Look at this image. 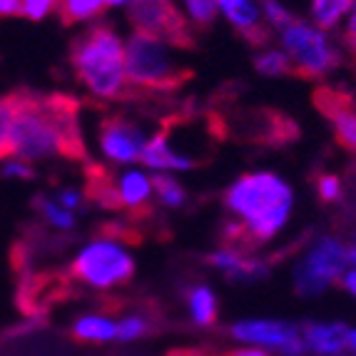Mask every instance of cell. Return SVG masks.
Returning <instances> with one entry per match:
<instances>
[{"instance_id": "obj_1", "label": "cell", "mask_w": 356, "mask_h": 356, "mask_svg": "<svg viewBox=\"0 0 356 356\" xmlns=\"http://www.w3.org/2000/svg\"><path fill=\"white\" fill-rule=\"evenodd\" d=\"M77 125L72 110L58 97H18L8 154L23 162L60 157L75 149Z\"/></svg>"}, {"instance_id": "obj_2", "label": "cell", "mask_w": 356, "mask_h": 356, "mask_svg": "<svg viewBox=\"0 0 356 356\" xmlns=\"http://www.w3.org/2000/svg\"><path fill=\"white\" fill-rule=\"evenodd\" d=\"M225 204L242 220V237L259 244L269 242L289 222L294 192L280 175L250 172L229 184Z\"/></svg>"}, {"instance_id": "obj_3", "label": "cell", "mask_w": 356, "mask_h": 356, "mask_svg": "<svg viewBox=\"0 0 356 356\" xmlns=\"http://www.w3.org/2000/svg\"><path fill=\"white\" fill-rule=\"evenodd\" d=\"M72 65L92 95L118 97L125 92V42L110 25H92L72 45Z\"/></svg>"}, {"instance_id": "obj_4", "label": "cell", "mask_w": 356, "mask_h": 356, "mask_svg": "<svg viewBox=\"0 0 356 356\" xmlns=\"http://www.w3.org/2000/svg\"><path fill=\"white\" fill-rule=\"evenodd\" d=\"M127 83L149 90H170L182 83V70L175 63L170 45L147 33H132L125 40Z\"/></svg>"}, {"instance_id": "obj_5", "label": "cell", "mask_w": 356, "mask_h": 356, "mask_svg": "<svg viewBox=\"0 0 356 356\" xmlns=\"http://www.w3.org/2000/svg\"><path fill=\"white\" fill-rule=\"evenodd\" d=\"M72 274L92 289H113L132 280L135 259L115 239H92L75 254Z\"/></svg>"}, {"instance_id": "obj_6", "label": "cell", "mask_w": 356, "mask_h": 356, "mask_svg": "<svg viewBox=\"0 0 356 356\" xmlns=\"http://www.w3.org/2000/svg\"><path fill=\"white\" fill-rule=\"evenodd\" d=\"M280 38L284 55L291 63V70H297L299 75L319 77L339 65L337 48L314 25L304 23V20H294L284 30H280Z\"/></svg>"}, {"instance_id": "obj_7", "label": "cell", "mask_w": 356, "mask_h": 356, "mask_svg": "<svg viewBox=\"0 0 356 356\" xmlns=\"http://www.w3.org/2000/svg\"><path fill=\"white\" fill-rule=\"evenodd\" d=\"M349 250L334 237H321L294 269V289L302 297H316L327 291L346 272Z\"/></svg>"}, {"instance_id": "obj_8", "label": "cell", "mask_w": 356, "mask_h": 356, "mask_svg": "<svg viewBox=\"0 0 356 356\" xmlns=\"http://www.w3.org/2000/svg\"><path fill=\"white\" fill-rule=\"evenodd\" d=\"M137 33H147L167 45H190V30L175 6L160 0H137L127 6Z\"/></svg>"}, {"instance_id": "obj_9", "label": "cell", "mask_w": 356, "mask_h": 356, "mask_svg": "<svg viewBox=\"0 0 356 356\" xmlns=\"http://www.w3.org/2000/svg\"><path fill=\"white\" fill-rule=\"evenodd\" d=\"M229 334L254 349H280L284 356H299L307 351L302 332L289 321H267V319H244L232 324Z\"/></svg>"}, {"instance_id": "obj_10", "label": "cell", "mask_w": 356, "mask_h": 356, "mask_svg": "<svg viewBox=\"0 0 356 356\" xmlns=\"http://www.w3.org/2000/svg\"><path fill=\"white\" fill-rule=\"evenodd\" d=\"M147 145V137L135 122L122 118L105 120L100 127V149L110 162L130 165L143 157V149Z\"/></svg>"}, {"instance_id": "obj_11", "label": "cell", "mask_w": 356, "mask_h": 356, "mask_svg": "<svg viewBox=\"0 0 356 356\" xmlns=\"http://www.w3.org/2000/svg\"><path fill=\"white\" fill-rule=\"evenodd\" d=\"M316 102H319L321 113L332 120L339 145L349 152H356V110H351L346 100H341V95H334L332 90H319Z\"/></svg>"}, {"instance_id": "obj_12", "label": "cell", "mask_w": 356, "mask_h": 356, "mask_svg": "<svg viewBox=\"0 0 356 356\" xmlns=\"http://www.w3.org/2000/svg\"><path fill=\"white\" fill-rule=\"evenodd\" d=\"M217 8L252 42L264 45L269 40V30L267 25H261V8L257 3H250V0H220Z\"/></svg>"}, {"instance_id": "obj_13", "label": "cell", "mask_w": 356, "mask_h": 356, "mask_svg": "<svg viewBox=\"0 0 356 356\" xmlns=\"http://www.w3.org/2000/svg\"><path fill=\"white\" fill-rule=\"evenodd\" d=\"M143 165L149 170H157V172H184V170H192L195 160L190 154H184L182 149L172 147V143L167 140L165 135H154L152 140H147L143 149Z\"/></svg>"}, {"instance_id": "obj_14", "label": "cell", "mask_w": 356, "mask_h": 356, "mask_svg": "<svg viewBox=\"0 0 356 356\" xmlns=\"http://www.w3.org/2000/svg\"><path fill=\"white\" fill-rule=\"evenodd\" d=\"M207 261L214 269L225 272L229 280L234 282H257L261 277H267V264L257 257H244L232 247H222V250H214L207 257Z\"/></svg>"}, {"instance_id": "obj_15", "label": "cell", "mask_w": 356, "mask_h": 356, "mask_svg": "<svg viewBox=\"0 0 356 356\" xmlns=\"http://www.w3.org/2000/svg\"><path fill=\"white\" fill-rule=\"evenodd\" d=\"M113 192L118 207L137 209L143 207V204H147L149 195H152V179L143 170H125L118 177V182H115Z\"/></svg>"}, {"instance_id": "obj_16", "label": "cell", "mask_w": 356, "mask_h": 356, "mask_svg": "<svg viewBox=\"0 0 356 356\" xmlns=\"http://www.w3.org/2000/svg\"><path fill=\"white\" fill-rule=\"evenodd\" d=\"M346 334L349 329L344 324H307L302 339L307 349L324 356H337L346 349Z\"/></svg>"}, {"instance_id": "obj_17", "label": "cell", "mask_w": 356, "mask_h": 356, "mask_svg": "<svg viewBox=\"0 0 356 356\" xmlns=\"http://www.w3.org/2000/svg\"><path fill=\"white\" fill-rule=\"evenodd\" d=\"M72 334H75L77 339H83V341L102 344V341L118 339V324L100 314H85L72 324Z\"/></svg>"}, {"instance_id": "obj_18", "label": "cell", "mask_w": 356, "mask_h": 356, "mask_svg": "<svg viewBox=\"0 0 356 356\" xmlns=\"http://www.w3.org/2000/svg\"><path fill=\"white\" fill-rule=\"evenodd\" d=\"M187 307L197 327H209L217 321V294L207 284L192 286L187 294Z\"/></svg>"}, {"instance_id": "obj_19", "label": "cell", "mask_w": 356, "mask_h": 356, "mask_svg": "<svg viewBox=\"0 0 356 356\" xmlns=\"http://www.w3.org/2000/svg\"><path fill=\"white\" fill-rule=\"evenodd\" d=\"M354 3L351 0H316L312 3V20L316 30H334L346 13H351Z\"/></svg>"}, {"instance_id": "obj_20", "label": "cell", "mask_w": 356, "mask_h": 356, "mask_svg": "<svg viewBox=\"0 0 356 356\" xmlns=\"http://www.w3.org/2000/svg\"><path fill=\"white\" fill-rule=\"evenodd\" d=\"M107 3L102 0H65V3H58L60 15L67 20V23H83V20L97 18L102 10H107Z\"/></svg>"}, {"instance_id": "obj_21", "label": "cell", "mask_w": 356, "mask_h": 356, "mask_svg": "<svg viewBox=\"0 0 356 356\" xmlns=\"http://www.w3.org/2000/svg\"><path fill=\"white\" fill-rule=\"evenodd\" d=\"M152 190L154 195L160 197V202L165 204V207H182L184 204V187L177 182L175 177H170V175H154L152 177Z\"/></svg>"}, {"instance_id": "obj_22", "label": "cell", "mask_w": 356, "mask_h": 356, "mask_svg": "<svg viewBox=\"0 0 356 356\" xmlns=\"http://www.w3.org/2000/svg\"><path fill=\"white\" fill-rule=\"evenodd\" d=\"M254 67L257 72L267 77H282L291 72V63L284 55V50H264L254 58Z\"/></svg>"}, {"instance_id": "obj_23", "label": "cell", "mask_w": 356, "mask_h": 356, "mask_svg": "<svg viewBox=\"0 0 356 356\" xmlns=\"http://www.w3.org/2000/svg\"><path fill=\"white\" fill-rule=\"evenodd\" d=\"M40 212H42V217H45V222H48L50 227H55V229L67 232V229L75 227V214L67 212V209H63L55 200H42Z\"/></svg>"}, {"instance_id": "obj_24", "label": "cell", "mask_w": 356, "mask_h": 356, "mask_svg": "<svg viewBox=\"0 0 356 356\" xmlns=\"http://www.w3.org/2000/svg\"><path fill=\"white\" fill-rule=\"evenodd\" d=\"M184 10H187L190 20H195L200 28H209V25L217 20L220 8H217L214 0H187V3H184Z\"/></svg>"}, {"instance_id": "obj_25", "label": "cell", "mask_w": 356, "mask_h": 356, "mask_svg": "<svg viewBox=\"0 0 356 356\" xmlns=\"http://www.w3.org/2000/svg\"><path fill=\"white\" fill-rule=\"evenodd\" d=\"M15 102H18V97H0V157L8 154V140H10Z\"/></svg>"}, {"instance_id": "obj_26", "label": "cell", "mask_w": 356, "mask_h": 356, "mask_svg": "<svg viewBox=\"0 0 356 356\" xmlns=\"http://www.w3.org/2000/svg\"><path fill=\"white\" fill-rule=\"evenodd\" d=\"M261 18L277 30H284L286 25H291L297 20L282 3H274V0H264V3H261Z\"/></svg>"}, {"instance_id": "obj_27", "label": "cell", "mask_w": 356, "mask_h": 356, "mask_svg": "<svg viewBox=\"0 0 356 356\" xmlns=\"http://www.w3.org/2000/svg\"><path fill=\"white\" fill-rule=\"evenodd\" d=\"M53 10H58L55 0H20V15L28 20H45Z\"/></svg>"}, {"instance_id": "obj_28", "label": "cell", "mask_w": 356, "mask_h": 356, "mask_svg": "<svg viewBox=\"0 0 356 356\" xmlns=\"http://www.w3.org/2000/svg\"><path fill=\"white\" fill-rule=\"evenodd\" d=\"M147 332V324H145L143 316H127L118 324V339L120 341H135L143 334Z\"/></svg>"}, {"instance_id": "obj_29", "label": "cell", "mask_w": 356, "mask_h": 356, "mask_svg": "<svg viewBox=\"0 0 356 356\" xmlns=\"http://www.w3.org/2000/svg\"><path fill=\"white\" fill-rule=\"evenodd\" d=\"M0 175L6 179H30L35 172H33V167L28 162L18 160V157H6L3 165H0Z\"/></svg>"}, {"instance_id": "obj_30", "label": "cell", "mask_w": 356, "mask_h": 356, "mask_svg": "<svg viewBox=\"0 0 356 356\" xmlns=\"http://www.w3.org/2000/svg\"><path fill=\"white\" fill-rule=\"evenodd\" d=\"M316 192H319L324 202H337L339 197H341V179L337 175H324L316 182Z\"/></svg>"}, {"instance_id": "obj_31", "label": "cell", "mask_w": 356, "mask_h": 356, "mask_svg": "<svg viewBox=\"0 0 356 356\" xmlns=\"http://www.w3.org/2000/svg\"><path fill=\"white\" fill-rule=\"evenodd\" d=\"M55 202H58L63 209H67V212L75 214L77 209L83 207L85 195H83L80 190H72V187H65V190H58V195H55Z\"/></svg>"}, {"instance_id": "obj_32", "label": "cell", "mask_w": 356, "mask_h": 356, "mask_svg": "<svg viewBox=\"0 0 356 356\" xmlns=\"http://www.w3.org/2000/svg\"><path fill=\"white\" fill-rule=\"evenodd\" d=\"M346 42H349V48L356 53V3H354V8H351L349 23H346Z\"/></svg>"}, {"instance_id": "obj_33", "label": "cell", "mask_w": 356, "mask_h": 356, "mask_svg": "<svg viewBox=\"0 0 356 356\" xmlns=\"http://www.w3.org/2000/svg\"><path fill=\"white\" fill-rule=\"evenodd\" d=\"M20 15V0H0V18Z\"/></svg>"}, {"instance_id": "obj_34", "label": "cell", "mask_w": 356, "mask_h": 356, "mask_svg": "<svg viewBox=\"0 0 356 356\" xmlns=\"http://www.w3.org/2000/svg\"><path fill=\"white\" fill-rule=\"evenodd\" d=\"M341 286L349 291L351 297H356V267L346 269V272L341 274Z\"/></svg>"}, {"instance_id": "obj_35", "label": "cell", "mask_w": 356, "mask_h": 356, "mask_svg": "<svg viewBox=\"0 0 356 356\" xmlns=\"http://www.w3.org/2000/svg\"><path fill=\"white\" fill-rule=\"evenodd\" d=\"M229 356H269L264 349H254V346H250V349H239V351H232Z\"/></svg>"}, {"instance_id": "obj_36", "label": "cell", "mask_w": 356, "mask_h": 356, "mask_svg": "<svg viewBox=\"0 0 356 356\" xmlns=\"http://www.w3.org/2000/svg\"><path fill=\"white\" fill-rule=\"evenodd\" d=\"M346 346L356 351V329H349V334H346Z\"/></svg>"}, {"instance_id": "obj_37", "label": "cell", "mask_w": 356, "mask_h": 356, "mask_svg": "<svg viewBox=\"0 0 356 356\" xmlns=\"http://www.w3.org/2000/svg\"><path fill=\"white\" fill-rule=\"evenodd\" d=\"M346 259H349V264H354V267H356V244L349 250V254H346Z\"/></svg>"}]
</instances>
